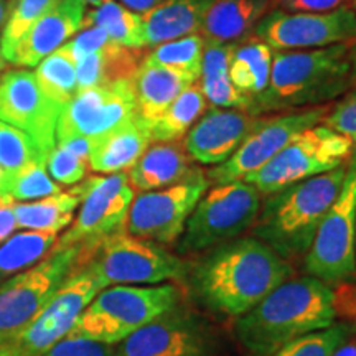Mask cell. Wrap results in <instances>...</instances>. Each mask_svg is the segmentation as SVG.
Wrapping results in <instances>:
<instances>
[{"mask_svg": "<svg viewBox=\"0 0 356 356\" xmlns=\"http://www.w3.org/2000/svg\"><path fill=\"white\" fill-rule=\"evenodd\" d=\"M291 275L287 261L252 236L213 248L188 269L185 280L203 309L238 318Z\"/></svg>", "mask_w": 356, "mask_h": 356, "instance_id": "cell-1", "label": "cell"}, {"mask_svg": "<svg viewBox=\"0 0 356 356\" xmlns=\"http://www.w3.org/2000/svg\"><path fill=\"white\" fill-rule=\"evenodd\" d=\"M337 320L333 287L315 277L287 279L236 318L234 337L252 356H269Z\"/></svg>", "mask_w": 356, "mask_h": 356, "instance_id": "cell-2", "label": "cell"}, {"mask_svg": "<svg viewBox=\"0 0 356 356\" xmlns=\"http://www.w3.org/2000/svg\"><path fill=\"white\" fill-rule=\"evenodd\" d=\"M351 44L274 51L266 91L252 101L251 115L330 104L351 89Z\"/></svg>", "mask_w": 356, "mask_h": 356, "instance_id": "cell-3", "label": "cell"}, {"mask_svg": "<svg viewBox=\"0 0 356 356\" xmlns=\"http://www.w3.org/2000/svg\"><path fill=\"white\" fill-rule=\"evenodd\" d=\"M346 175L345 165L267 195L252 233L282 259L307 254Z\"/></svg>", "mask_w": 356, "mask_h": 356, "instance_id": "cell-4", "label": "cell"}, {"mask_svg": "<svg viewBox=\"0 0 356 356\" xmlns=\"http://www.w3.org/2000/svg\"><path fill=\"white\" fill-rule=\"evenodd\" d=\"M178 304L181 292L172 282L106 287L83 310L68 337L118 345Z\"/></svg>", "mask_w": 356, "mask_h": 356, "instance_id": "cell-5", "label": "cell"}, {"mask_svg": "<svg viewBox=\"0 0 356 356\" xmlns=\"http://www.w3.org/2000/svg\"><path fill=\"white\" fill-rule=\"evenodd\" d=\"M79 266L88 267L102 289L181 282L188 273L181 257L167 251L162 244L131 236L126 229L101 241Z\"/></svg>", "mask_w": 356, "mask_h": 356, "instance_id": "cell-6", "label": "cell"}, {"mask_svg": "<svg viewBox=\"0 0 356 356\" xmlns=\"http://www.w3.org/2000/svg\"><path fill=\"white\" fill-rule=\"evenodd\" d=\"M355 145L345 136L317 124L292 137L259 170L244 178L261 195H273L307 178L322 175L348 163Z\"/></svg>", "mask_w": 356, "mask_h": 356, "instance_id": "cell-7", "label": "cell"}, {"mask_svg": "<svg viewBox=\"0 0 356 356\" xmlns=\"http://www.w3.org/2000/svg\"><path fill=\"white\" fill-rule=\"evenodd\" d=\"M261 193L244 180L213 186L203 195L178 239L180 254H193L238 239L252 228Z\"/></svg>", "mask_w": 356, "mask_h": 356, "instance_id": "cell-8", "label": "cell"}, {"mask_svg": "<svg viewBox=\"0 0 356 356\" xmlns=\"http://www.w3.org/2000/svg\"><path fill=\"white\" fill-rule=\"evenodd\" d=\"M305 270L330 287L356 280V150L346 163L340 193L307 251Z\"/></svg>", "mask_w": 356, "mask_h": 356, "instance_id": "cell-9", "label": "cell"}, {"mask_svg": "<svg viewBox=\"0 0 356 356\" xmlns=\"http://www.w3.org/2000/svg\"><path fill=\"white\" fill-rule=\"evenodd\" d=\"M81 244L55 249L24 273L0 284V345L7 343L48 304L53 293L76 269Z\"/></svg>", "mask_w": 356, "mask_h": 356, "instance_id": "cell-10", "label": "cell"}, {"mask_svg": "<svg viewBox=\"0 0 356 356\" xmlns=\"http://www.w3.org/2000/svg\"><path fill=\"white\" fill-rule=\"evenodd\" d=\"M73 190L79 197V213L66 233L58 238L55 249L81 244L86 256L106 238L126 229L136 191L126 172L84 178Z\"/></svg>", "mask_w": 356, "mask_h": 356, "instance_id": "cell-11", "label": "cell"}, {"mask_svg": "<svg viewBox=\"0 0 356 356\" xmlns=\"http://www.w3.org/2000/svg\"><path fill=\"white\" fill-rule=\"evenodd\" d=\"M215 327L178 304L114 345V356H218Z\"/></svg>", "mask_w": 356, "mask_h": 356, "instance_id": "cell-12", "label": "cell"}, {"mask_svg": "<svg viewBox=\"0 0 356 356\" xmlns=\"http://www.w3.org/2000/svg\"><path fill=\"white\" fill-rule=\"evenodd\" d=\"M330 108V104H323L282 111L275 115H259L238 150L208 172V180L216 185L244 180L275 157L296 134L323 122Z\"/></svg>", "mask_w": 356, "mask_h": 356, "instance_id": "cell-13", "label": "cell"}, {"mask_svg": "<svg viewBox=\"0 0 356 356\" xmlns=\"http://www.w3.org/2000/svg\"><path fill=\"white\" fill-rule=\"evenodd\" d=\"M208 185V175L198 168L180 184L139 193L129 208L126 231L162 246L177 243Z\"/></svg>", "mask_w": 356, "mask_h": 356, "instance_id": "cell-14", "label": "cell"}, {"mask_svg": "<svg viewBox=\"0 0 356 356\" xmlns=\"http://www.w3.org/2000/svg\"><path fill=\"white\" fill-rule=\"evenodd\" d=\"M274 51L312 50L356 43V12L351 6L325 13H289L273 8L262 17L254 37Z\"/></svg>", "mask_w": 356, "mask_h": 356, "instance_id": "cell-15", "label": "cell"}, {"mask_svg": "<svg viewBox=\"0 0 356 356\" xmlns=\"http://www.w3.org/2000/svg\"><path fill=\"white\" fill-rule=\"evenodd\" d=\"M134 118L137 114L132 79L83 89L61 109L56 142L84 139L92 144Z\"/></svg>", "mask_w": 356, "mask_h": 356, "instance_id": "cell-16", "label": "cell"}, {"mask_svg": "<svg viewBox=\"0 0 356 356\" xmlns=\"http://www.w3.org/2000/svg\"><path fill=\"white\" fill-rule=\"evenodd\" d=\"M101 291L102 287L88 267H76L32 323L7 343L19 356H40L68 337L79 315Z\"/></svg>", "mask_w": 356, "mask_h": 356, "instance_id": "cell-17", "label": "cell"}, {"mask_svg": "<svg viewBox=\"0 0 356 356\" xmlns=\"http://www.w3.org/2000/svg\"><path fill=\"white\" fill-rule=\"evenodd\" d=\"M60 113L42 92L33 71L8 70L0 76V121L29 134L47 160L56 145Z\"/></svg>", "mask_w": 356, "mask_h": 356, "instance_id": "cell-18", "label": "cell"}, {"mask_svg": "<svg viewBox=\"0 0 356 356\" xmlns=\"http://www.w3.org/2000/svg\"><path fill=\"white\" fill-rule=\"evenodd\" d=\"M256 119L246 111L211 106L188 131L184 142L186 152L202 165H221L243 144Z\"/></svg>", "mask_w": 356, "mask_h": 356, "instance_id": "cell-19", "label": "cell"}, {"mask_svg": "<svg viewBox=\"0 0 356 356\" xmlns=\"http://www.w3.org/2000/svg\"><path fill=\"white\" fill-rule=\"evenodd\" d=\"M84 17L86 6L81 0H60L30 26L8 61L22 68L37 66L83 29Z\"/></svg>", "mask_w": 356, "mask_h": 356, "instance_id": "cell-20", "label": "cell"}, {"mask_svg": "<svg viewBox=\"0 0 356 356\" xmlns=\"http://www.w3.org/2000/svg\"><path fill=\"white\" fill-rule=\"evenodd\" d=\"M197 170L181 142H154L129 170L127 178L134 191L145 193L180 184Z\"/></svg>", "mask_w": 356, "mask_h": 356, "instance_id": "cell-21", "label": "cell"}, {"mask_svg": "<svg viewBox=\"0 0 356 356\" xmlns=\"http://www.w3.org/2000/svg\"><path fill=\"white\" fill-rule=\"evenodd\" d=\"M275 0H215L200 26L204 43H244L254 37Z\"/></svg>", "mask_w": 356, "mask_h": 356, "instance_id": "cell-22", "label": "cell"}, {"mask_svg": "<svg viewBox=\"0 0 356 356\" xmlns=\"http://www.w3.org/2000/svg\"><path fill=\"white\" fill-rule=\"evenodd\" d=\"M152 142L150 129L134 118L89 147V170L113 175L127 172L136 165Z\"/></svg>", "mask_w": 356, "mask_h": 356, "instance_id": "cell-23", "label": "cell"}, {"mask_svg": "<svg viewBox=\"0 0 356 356\" xmlns=\"http://www.w3.org/2000/svg\"><path fill=\"white\" fill-rule=\"evenodd\" d=\"M193 83V79L177 71L140 63L132 78L137 119L150 129L180 92Z\"/></svg>", "mask_w": 356, "mask_h": 356, "instance_id": "cell-24", "label": "cell"}, {"mask_svg": "<svg viewBox=\"0 0 356 356\" xmlns=\"http://www.w3.org/2000/svg\"><path fill=\"white\" fill-rule=\"evenodd\" d=\"M213 3L215 0H163L142 15L145 48L198 33Z\"/></svg>", "mask_w": 356, "mask_h": 356, "instance_id": "cell-25", "label": "cell"}, {"mask_svg": "<svg viewBox=\"0 0 356 356\" xmlns=\"http://www.w3.org/2000/svg\"><path fill=\"white\" fill-rule=\"evenodd\" d=\"M145 48H129L111 40L108 44L76 61L78 91L132 79L144 60Z\"/></svg>", "mask_w": 356, "mask_h": 356, "instance_id": "cell-26", "label": "cell"}, {"mask_svg": "<svg viewBox=\"0 0 356 356\" xmlns=\"http://www.w3.org/2000/svg\"><path fill=\"white\" fill-rule=\"evenodd\" d=\"M239 43H204L200 84L211 106L221 109H241L251 114V99L246 97L229 78V63ZM256 118V115H254Z\"/></svg>", "mask_w": 356, "mask_h": 356, "instance_id": "cell-27", "label": "cell"}, {"mask_svg": "<svg viewBox=\"0 0 356 356\" xmlns=\"http://www.w3.org/2000/svg\"><path fill=\"white\" fill-rule=\"evenodd\" d=\"M274 50L257 38L239 43L229 63V78L241 95L252 101L266 91L273 68Z\"/></svg>", "mask_w": 356, "mask_h": 356, "instance_id": "cell-28", "label": "cell"}, {"mask_svg": "<svg viewBox=\"0 0 356 356\" xmlns=\"http://www.w3.org/2000/svg\"><path fill=\"white\" fill-rule=\"evenodd\" d=\"M79 207V197L73 188L47 197L37 202L13 204L19 228L26 231L60 233L73 222L74 211Z\"/></svg>", "mask_w": 356, "mask_h": 356, "instance_id": "cell-29", "label": "cell"}, {"mask_svg": "<svg viewBox=\"0 0 356 356\" xmlns=\"http://www.w3.org/2000/svg\"><path fill=\"white\" fill-rule=\"evenodd\" d=\"M58 243L56 233L24 231L0 244V284L43 261Z\"/></svg>", "mask_w": 356, "mask_h": 356, "instance_id": "cell-30", "label": "cell"}, {"mask_svg": "<svg viewBox=\"0 0 356 356\" xmlns=\"http://www.w3.org/2000/svg\"><path fill=\"white\" fill-rule=\"evenodd\" d=\"M208 109L200 81H195L180 92L170 108L150 127L152 142H177L195 126Z\"/></svg>", "mask_w": 356, "mask_h": 356, "instance_id": "cell-31", "label": "cell"}, {"mask_svg": "<svg viewBox=\"0 0 356 356\" xmlns=\"http://www.w3.org/2000/svg\"><path fill=\"white\" fill-rule=\"evenodd\" d=\"M84 26H99L122 47L145 48L142 15L115 0H102L99 6L92 7L84 17Z\"/></svg>", "mask_w": 356, "mask_h": 356, "instance_id": "cell-32", "label": "cell"}, {"mask_svg": "<svg viewBox=\"0 0 356 356\" xmlns=\"http://www.w3.org/2000/svg\"><path fill=\"white\" fill-rule=\"evenodd\" d=\"M203 51V37L200 33H191L152 47V50L144 55L142 63L177 71L193 81H198L200 73H202Z\"/></svg>", "mask_w": 356, "mask_h": 356, "instance_id": "cell-33", "label": "cell"}, {"mask_svg": "<svg viewBox=\"0 0 356 356\" xmlns=\"http://www.w3.org/2000/svg\"><path fill=\"white\" fill-rule=\"evenodd\" d=\"M33 73L43 95L60 109L78 92L76 65L63 48H58L40 61Z\"/></svg>", "mask_w": 356, "mask_h": 356, "instance_id": "cell-34", "label": "cell"}, {"mask_svg": "<svg viewBox=\"0 0 356 356\" xmlns=\"http://www.w3.org/2000/svg\"><path fill=\"white\" fill-rule=\"evenodd\" d=\"M0 165L10 185L13 178L29 170L30 167L47 165V159L29 134L0 121Z\"/></svg>", "mask_w": 356, "mask_h": 356, "instance_id": "cell-35", "label": "cell"}, {"mask_svg": "<svg viewBox=\"0 0 356 356\" xmlns=\"http://www.w3.org/2000/svg\"><path fill=\"white\" fill-rule=\"evenodd\" d=\"M89 144L84 139L56 142L48 155L47 170L58 185L74 186L83 181L89 170Z\"/></svg>", "mask_w": 356, "mask_h": 356, "instance_id": "cell-36", "label": "cell"}, {"mask_svg": "<svg viewBox=\"0 0 356 356\" xmlns=\"http://www.w3.org/2000/svg\"><path fill=\"white\" fill-rule=\"evenodd\" d=\"M58 2L60 0H15L12 3L0 37V56L3 61L10 60L12 53L15 51L17 44L25 37L30 26Z\"/></svg>", "mask_w": 356, "mask_h": 356, "instance_id": "cell-37", "label": "cell"}, {"mask_svg": "<svg viewBox=\"0 0 356 356\" xmlns=\"http://www.w3.org/2000/svg\"><path fill=\"white\" fill-rule=\"evenodd\" d=\"M350 323H333L323 330L297 338L269 356H333L351 335Z\"/></svg>", "mask_w": 356, "mask_h": 356, "instance_id": "cell-38", "label": "cell"}, {"mask_svg": "<svg viewBox=\"0 0 356 356\" xmlns=\"http://www.w3.org/2000/svg\"><path fill=\"white\" fill-rule=\"evenodd\" d=\"M61 193V185L51 180L47 165H33L29 170L20 173L19 177L13 178L12 184L8 185V195L15 202H33V200H42L53 195Z\"/></svg>", "mask_w": 356, "mask_h": 356, "instance_id": "cell-39", "label": "cell"}, {"mask_svg": "<svg viewBox=\"0 0 356 356\" xmlns=\"http://www.w3.org/2000/svg\"><path fill=\"white\" fill-rule=\"evenodd\" d=\"M323 124L345 136L356 150V88H351V91L332 106Z\"/></svg>", "mask_w": 356, "mask_h": 356, "instance_id": "cell-40", "label": "cell"}, {"mask_svg": "<svg viewBox=\"0 0 356 356\" xmlns=\"http://www.w3.org/2000/svg\"><path fill=\"white\" fill-rule=\"evenodd\" d=\"M40 356H114V345L78 337H65Z\"/></svg>", "mask_w": 356, "mask_h": 356, "instance_id": "cell-41", "label": "cell"}, {"mask_svg": "<svg viewBox=\"0 0 356 356\" xmlns=\"http://www.w3.org/2000/svg\"><path fill=\"white\" fill-rule=\"evenodd\" d=\"M109 42V35L102 29H99V26H84L83 32H79L76 37L70 40V42H66L63 47L60 48H63V50L73 58L74 63H76L79 58L101 50V48Z\"/></svg>", "mask_w": 356, "mask_h": 356, "instance_id": "cell-42", "label": "cell"}, {"mask_svg": "<svg viewBox=\"0 0 356 356\" xmlns=\"http://www.w3.org/2000/svg\"><path fill=\"white\" fill-rule=\"evenodd\" d=\"M351 0H275L274 8L289 13H325L350 6Z\"/></svg>", "mask_w": 356, "mask_h": 356, "instance_id": "cell-43", "label": "cell"}, {"mask_svg": "<svg viewBox=\"0 0 356 356\" xmlns=\"http://www.w3.org/2000/svg\"><path fill=\"white\" fill-rule=\"evenodd\" d=\"M337 317L356 323V280L340 284L333 289Z\"/></svg>", "mask_w": 356, "mask_h": 356, "instance_id": "cell-44", "label": "cell"}, {"mask_svg": "<svg viewBox=\"0 0 356 356\" xmlns=\"http://www.w3.org/2000/svg\"><path fill=\"white\" fill-rule=\"evenodd\" d=\"M17 228H19V222L13 211V204H2L0 207V244L13 236Z\"/></svg>", "mask_w": 356, "mask_h": 356, "instance_id": "cell-45", "label": "cell"}, {"mask_svg": "<svg viewBox=\"0 0 356 356\" xmlns=\"http://www.w3.org/2000/svg\"><path fill=\"white\" fill-rule=\"evenodd\" d=\"M162 2L163 0H119V3H122L124 7L131 8V10L140 13V15L152 10L154 7H157Z\"/></svg>", "mask_w": 356, "mask_h": 356, "instance_id": "cell-46", "label": "cell"}, {"mask_svg": "<svg viewBox=\"0 0 356 356\" xmlns=\"http://www.w3.org/2000/svg\"><path fill=\"white\" fill-rule=\"evenodd\" d=\"M2 204H13V200L8 195V181H7V175L3 172L2 165H0V207Z\"/></svg>", "mask_w": 356, "mask_h": 356, "instance_id": "cell-47", "label": "cell"}, {"mask_svg": "<svg viewBox=\"0 0 356 356\" xmlns=\"http://www.w3.org/2000/svg\"><path fill=\"white\" fill-rule=\"evenodd\" d=\"M333 356H356V341H351V343H345L338 346Z\"/></svg>", "mask_w": 356, "mask_h": 356, "instance_id": "cell-48", "label": "cell"}, {"mask_svg": "<svg viewBox=\"0 0 356 356\" xmlns=\"http://www.w3.org/2000/svg\"><path fill=\"white\" fill-rule=\"evenodd\" d=\"M350 61H351V88H356V43L350 48Z\"/></svg>", "mask_w": 356, "mask_h": 356, "instance_id": "cell-49", "label": "cell"}, {"mask_svg": "<svg viewBox=\"0 0 356 356\" xmlns=\"http://www.w3.org/2000/svg\"><path fill=\"white\" fill-rule=\"evenodd\" d=\"M8 12H10V3H8V0H0V29L6 25Z\"/></svg>", "mask_w": 356, "mask_h": 356, "instance_id": "cell-50", "label": "cell"}, {"mask_svg": "<svg viewBox=\"0 0 356 356\" xmlns=\"http://www.w3.org/2000/svg\"><path fill=\"white\" fill-rule=\"evenodd\" d=\"M0 356H19L17 351L13 350V346L10 343H2L0 345Z\"/></svg>", "mask_w": 356, "mask_h": 356, "instance_id": "cell-51", "label": "cell"}, {"mask_svg": "<svg viewBox=\"0 0 356 356\" xmlns=\"http://www.w3.org/2000/svg\"><path fill=\"white\" fill-rule=\"evenodd\" d=\"M81 2L84 3V6H91V7H96V6H99V3L102 2V0H81Z\"/></svg>", "mask_w": 356, "mask_h": 356, "instance_id": "cell-52", "label": "cell"}, {"mask_svg": "<svg viewBox=\"0 0 356 356\" xmlns=\"http://www.w3.org/2000/svg\"><path fill=\"white\" fill-rule=\"evenodd\" d=\"M350 6H351V8H353V10L356 12V0H351V2H350Z\"/></svg>", "mask_w": 356, "mask_h": 356, "instance_id": "cell-53", "label": "cell"}, {"mask_svg": "<svg viewBox=\"0 0 356 356\" xmlns=\"http://www.w3.org/2000/svg\"><path fill=\"white\" fill-rule=\"evenodd\" d=\"M351 325V332L356 333V323H350Z\"/></svg>", "mask_w": 356, "mask_h": 356, "instance_id": "cell-54", "label": "cell"}, {"mask_svg": "<svg viewBox=\"0 0 356 356\" xmlns=\"http://www.w3.org/2000/svg\"><path fill=\"white\" fill-rule=\"evenodd\" d=\"M3 66V60H2V56H0V68H2Z\"/></svg>", "mask_w": 356, "mask_h": 356, "instance_id": "cell-55", "label": "cell"}]
</instances>
